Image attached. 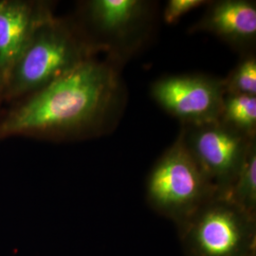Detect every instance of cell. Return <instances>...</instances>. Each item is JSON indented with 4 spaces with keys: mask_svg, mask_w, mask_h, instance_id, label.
I'll return each instance as SVG.
<instances>
[{
    "mask_svg": "<svg viewBox=\"0 0 256 256\" xmlns=\"http://www.w3.org/2000/svg\"><path fill=\"white\" fill-rule=\"evenodd\" d=\"M119 92L114 66L90 57L7 113L0 120V140L86 132L106 117Z\"/></svg>",
    "mask_w": 256,
    "mask_h": 256,
    "instance_id": "cell-1",
    "label": "cell"
},
{
    "mask_svg": "<svg viewBox=\"0 0 256 256\" xmlns=\"http://www.w3.org/2000/svg\"><path fill=\"white\" fill-rule=\"evenodd\" d=\"M93 46L68 23L54 16L38 28L10 72L4 100L42 90L92 57Z\"/></svg>",
    "mask_w": 256,
    "mask_h": 256,
    "instance_id": "cell-2",
    "label": "cell"
},
{
    "mask_svg": "<svg viewBox=\"0 0 256 256\" xmlns=\"http://www.w3.org/2000/svg\"><path fill=\"white\" fill-rule=\"evenodd\" d=\"M186 256H256V216L216 196L178 225Z\"/></svg>",
    "mask_w": 256,
    "mask_h": 256,
    "instance_id": "cell-3",
    "label": "cell"
},
{
    "mask_svg": "<svg viewBox=\"0 0 256 256\" xmlns=\"http://www.w3.org/2000/svg\"><path fill=\"white\" fill-rule=\"evenodd\" d=\"M218 196L180 136L148 176L146 198L151 207L176 225Z\"/></svg>",
    "mask_w": 256,
    "mask_h": 256,
    "instance_id": "cell-4",
    "label": "cell"
},
{
    "mask_svg": "<svg viewBox=\"0 0 256 256\" xmlns=\"http://www.w3.org/2000/svg\"><path fill=\"white\" fill-rule=\"evenodd\" d=\"M180 136L218 196H225L254 137H248L220 120L185 126Z\"/></svg>",
    "mask_w": 256,
    "mask_h": 256,
    "instance_id": "cell-5",
    "label": "cell"
},
{
    "mask_svg": "<svg viewBox=\"0 0 256 256\" xmlns=\"http://www.w3.org/2000/svg\"><path fill=\"white\" fill-rule=\"evenodd\" d=\"M151 90L160 106L185 126L220 120L226 95L224 80L204 75L167 76Z\"/></svg>",
    "mask_w": 256,
    "mask_h": 256,
    "instance_id": "cell-6",
    "label": "cell"
},
{
    "mask_svg": "<svg viewBox=\"0 0 256 256\" xmlns=\"http://www.w3.org/2000/svg\"><path fill=\"white\" fill-rule=\"evenodd\" d=\"M54 18L46 3L0 1V70L7 79L38 28Z\"/></svg>",
    "mask_w": 256,
    "mask_h": 256,
    "instance_id": "cell-7",
    "label": "cell"
},
{
    "mask_svg": "<svg viewBox=\"0 0 256 256\" xmlns=\"http://www.w3.org/2000/svg\"><path fill=\"white\" fill-rule=\"evenodd\" d=\"M149 12L140 0H92L86 4L84 16L102 46H122L144 28Z\"/></svg>",
    "mask_w": 256,
    "mask_h": 256,
    "instance_id": "cell-8",
    "label": "cell"
},
{
    "mask_svg": "<svg viewBox=\"0 0 256 256\" xmlns=\"http://www.w3.org/2000/svg\"><path fill=\"white\" fill-rule=\"evenodd\" d=\"M194 30L212 32L234 46H250L256 37V3L246 0L216 2Z\"/></svg>",
    "mask_w": 256,
    "mask_h": 256,
    "instance_id": "cell-9",
    "label": "cell"
},
{
    "mask_svg": "<svg viewBox=\"0 0 256 256\" xmlns=\"http://www.w3.org/2000/svg\"><path fill=\"white\" fill-rule=\"evenodd\" d=\"M228 198L240 209L256 216V144L252 142L236 178L229 192Z\"/></svg>",
    "mask_w": 256,
    "mask_h": 256,
    "instance_id": "cell-10",
    "label": "cell"
},
{
    "mask_svg": "<svg viewBox=\"0 0 256 256\" xmlns=\"http://www.w3.org/2000/svg\"><path fill=\"white\" fill-rule=\"evenodd\" d=\"M220 122L248 137H254L256 129V96L226 94Z\"/></svg>",
    "mask_w": 256,
    "mask_h": 256,
    "instance_id": "cell-11",
    "label": "cell"
},
{
    "mask_svg": "<svg viewBox=\"0 0 256 256\" xmlns=\"http://www.w3.org/2000/svg\"><path fill=\"white\" fill-rule=\"evenodd\" d=\"M226 94L256 96V59L250 55L244 58L229 77L224 80Z\"/></svg>",
    "mask_w": 256,
    "mask_h": 256,
    "instance_id": "cell-12",
    "label": "cell"
},
{
    "mask_svg": "<svg viewBox=\"0 0 256 256\" xmlns=\"http://www.w3.org/2000/svg\"><path fill=\"white\" fill-rule=\"evenodd\" d=\"M204 4H206V1L203 0H170L165 6V22L168 24L176 23L186 14Z\"/></svg>",
    "mask_w": 256,
    "mask_h": 256,
    "instance_id": "cell-13",
    "label": "cell"
},
{
    "mask_svg": "<svg viewBox=\"0 0 256 256\" xmlns=\"http://www.w3.org/2000/svg\"><path fill=\"white\" fill-rule=\"evenodd\" d=\"M6 88V79L4 77V74L0 70V101L4 98V92Z\"/></svg>",
    "mask_w": 256,
    "mask_h": 256,
    "instance_id": "cell-14",
    "label": "cell"
}]
</instances>
